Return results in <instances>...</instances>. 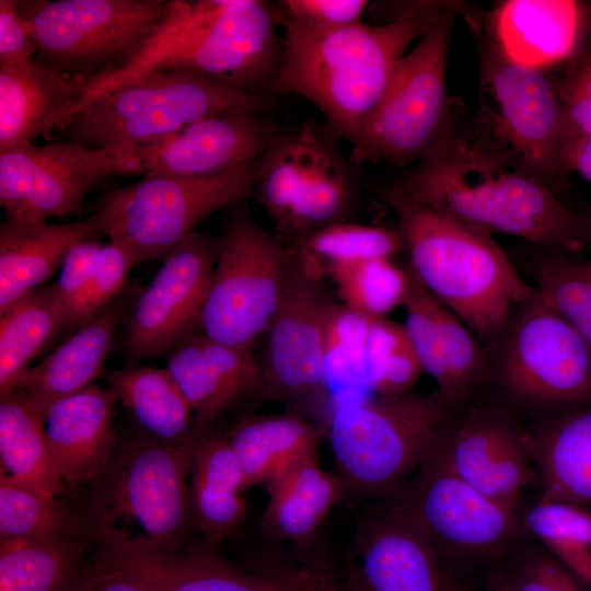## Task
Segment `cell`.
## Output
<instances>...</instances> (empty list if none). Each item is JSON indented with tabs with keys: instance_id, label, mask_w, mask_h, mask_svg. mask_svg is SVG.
Segmentation results:
<instances>
[{
	"instance_id": "1",
	"label": "cell",
	"mask_w": 591,
	"mask_h": 591,
	"mask_svg": "<svg viewBox=\"0 0 591 591\" xmlns=\"http://www.w3.org/2000/svg\"><path fill=\"white\" fill-rule=\"evenodd\" d=\"M396 8L384 24L362 22L331 30L280 16L282 54L269 94L306 100L323 114L337 138L356 144L408 48L457 12L453 2Z\"/></svg>"
},
{
	"instance_id": "2",
	"label": "cell",
	"mask_w": 591,
	"mask_h": 591,
	"mask_svg": "<svg viewBox=\"0 0 591 591\" xmlns=\"http://www.w3.org/2000/svg\"><path fill=\"white\" fill-rule=\"evenodd\" d=\"M463 127L393 184L412 200L489 235L518 236L564 253L589 247L587 215Z\"/></svg>"
},
{
	"instance_id": "3",
	"label": "cell",
	"mask_w": 591,
	"mask_h": 591,
	"mask_svg": "<svg viewBox=\"0 0 591 591\" xmlns=\"http://www.w3.org/2000/svg\"><path fill=\"white\" fill-rule=\"evenodd\" d=\"M199 436L173 443L142 431L117 440L89 485L83 517L97 560L129 563L183 548L193 526L189 479Z\"/></svg>"
},
{
	"instance_id": "4",
	"label": "cell",
	"mask_w": 591,
	"mask_h": 591,
	"mask_svg": "<svg viewBox=\"0 0 591 591\" xmlns=\"http://www.w3.org/2000/svg\"><path fill=\"white\" fill-rule=\"evenodd\" d=\"M279 28V12L266 1L169 0L142 47L95 80L74 108L152 70L190 72L269 94L282 54Z\"/></svg>"
},
{
	"instance_id": "5",
	"label": "cell",
	"mask_w": 591,
	"mask_h": 591,
	"mask_svg": "<svg viewBox=\"0 0 591 591\" xmlns=\"http://www.w3.org/2000/svg\"><path fill=\"white\" fill-rule=\"evenodd\" d=\"M383 197L397 218L412 273L490 347L535 287L522 279L491 235L412 200L394 184Z\"/></svg>"
},
{
	"instance_id": "6",
	"label": "cell",
	"mask_w": 591,
	"mask_h": 591,
	"mask_svg": "<svg viewBox=\"0 0 591 591\" xmlns=\"http://www.w3.org/2000/svg\"><path fill=\"white\" fill-rule=\"evenodd\" d=\"M453 409L436 391L337 404L327 434L345 493L392 497L451 430Z\"/></svg>"
},
{
	"instance_id": "7",
	"label": "cell",
	"mask_w": 591,
	"mask_h": 591,
	"mask_svg": "<svg viewBox=\"0 0 591 591\" xmlns=\"http://www.w3.org/2000/svg\"><path fill=\"white\" fill-rule=\"evenodd\" d=\"M270 94L182 71L152 70L78 106L59 132L91 148L131 152L205 118L265 114Z\"/></svg>"
},
{
	"instance_id": "8",
	"label": "cell",
	"mask_w": 591,
	"mask_h": 591,
	"mask_svg": "<svg viewBox=\"0 0 591 591\" xmlns=\"http://www.w3.org/2000/svg\"><path fill=\"white\" fill-rule=\"evenodd\" d=\"M480 97L474 132L554 193L566 188L571 146L555 80L509 61L491 40L482 50Z\"/></svg>"
},
{
	"instance_id": "9",
	"label": "cell",
	"mask_w": 591,
	"mask_h": 591,
	"mask_svg": "<svg viewBox=\"0 0 591 591\" xmlns=\"http://www.w3.org/2000/svg\"><path fill=\"white\" fill-rule=\"evenodd\" d=\"M454 15L438 22L398 62L361 137L350 148L348 157L356 167L364 163L414 165L432 155L463 123L462 106L447 84Z\"/></svg>"
},
{
	"instance_id": "10",
	"label": "cell",
	"mask_w": 591,
	"mask_h": 591,
	"mask_svg": "<svg viewBox=\"0 0 591 591\" xmlns=\"http://www.w3.org/2000/svg\"><path fill=\"white\" fill-rule=\"evenodd\" d=\"M259 158L213 175L146 174L105 194L92 215L136 264L163 259L202 220L253 195Z\"/></svg>"
},
{
	"instance_id": "11",
	"label": "cell",
	"mask_w": 591,
	"mask_h": 591,
	"mask_svg": "<svg viewBox=\"0 0 591 591\" xmlns=\"http://www.w3.org/2000/svg\"><path fill=\"white\" fill-rule=\"evenodd\" d=\"M15 3L37 44L36 59L54 71L90 79L91 84L125 65L151 36L169 8V0Z\"/></svg>"
},
{
	"instance_id": "12",
	"label": "cell",
	"mask_w": 591,
	"mask_h": 591,
	"mask_svg": "<svg viewBox=\"0 0 591 591\" xmlns=\"http://www.w3.org/2000/svg\"><path fill=\"white\" fill-rule=\"evenodd\" d=\"M219 240L197 329L217 341L252 348L279 308L294 251L263 229L243 201L234 206Z\"/></svg>"
},
{
	"instance_id": "13",
	"label": "cell",
	"mask_w": 591,
	"mask_h": 591,
	"mask_svg": "<svg viewBox=\"0 0 591 591\" xmlns=\"http://www.w3.org/2000/svg\"><path fill=\"white\" fill-rule=\"evenodd\" d=\"M490 348L489 371L514 403L543 410L591 401V351L537 291L512 310Z\"/></svg>"
},
{
	"instance_id": "14",
	"label": "cell",
	"mask_w": 591,
	"mask_h": 591,
	"mask_svg": "<svg viewBox=\"0 0 591 591\" xmlns=\"http://www.w3.org/2000/svg\"><path fill=\"white\" fill-rule=\"evenodd\" d=\"M332 136L312 123L281 130L259 158L252 196L300 236L345 221L355 198L356 166Z\"/></svg>"
},
{
	"instance_id": "15",
	"label": "cell",
	"mask_w": 591,
	"mask_h": 591,
	"mask_svg": "<svg viewBox=\"0 0 591 591\" xmlns=\"http://www.w3.org/2000/svg\"><path fill=\"white\" fill-rule=\"evenodd\" d=\"M434 451L385 499L386 505L408 520L437 554L482 558L507 549L523 532L518 507L467 484Z\"/></svg>"
},
{
	"instance_id": "16",
	"label": "cell",
	"mask_w": 591,
	"mask_h": 591,
	"mask_svg": "<svg viewBox=\"0 0 591 591\" xmlns=\"http://www.w3.org/2000/svg\"><path fill=\"white\" fill-rule=\"evenodd\" d=\"M324 266L299 247L258 360V401L299 406L324 389L326 326L335 303L327 294Z\"/></svg>"
},
{
	"instance_id": "17",
	"label": "cell",
	"mask_w": 591,
	"mask_h": 591,
	"mask_svg": "<svg viewBox=\"0 0 591 591\" xmlns=\"http://www.w3.org/2000/svg\"><path fill=\"white\" fill-rule=\"evenodd\" d=\"M121 174H140L131 152L69 139L0 151L4 219L38 223L77 212L101 182Z\"/></svg>"
},
{
	"instance_id": "18",
	"label": "cell",
	"mask_w": 591,
	"mask_h": 591,
	"mask_svg": "<svg viewBox=\"0 0 591 591\" xmlns=\"http://www.w3.org/2000/svg\"><path fill=\"white\" fill-rule=\"evenodd\" d=\"M219 246V239L195 231L163 258L127 318L131 362L166 355L197 329Z\"/></svg>"
},
{
	"instance_id": "19",
	"label": "cell",
	"mask_w": 591,
	"mask_h": 591,
	"mask_svg": "<svg viewBox=\"0 0 591 591\" xmlns=\"http://www.w3.org/2000/svg\"><path fill=\"white\" fill-rule=\"evenodd\" d=\"M434 453L467 484L514 507L522 490L537 479L528 432L497 408L471 410L454 422Z\"/></svg>"
},
{
	"instance_id": "20",
	"label": "cell",
	"mask_w": 591,
	"mask_h": 591,
	"mask_svg": "<svg viewBox=\"0 0 591 591\" xmlns=\"http://www.w3.org/2000/svg\"><path fill=\"white\" fill-rule=\"evenodd\" d=\"M282 129L265 114L233 111L135 148L140 174L206 176L259 158Z\"/></svg>"
},
{
	"instance_id": "21",
	"label": "cell",
	"mask_w": 591,
	"mask_h": 591,
	"mask_svg": "<svg viewBox=\"0 0 591 591\" xmlns=\"http://www.w3.org/2000/svg\"><path fill=\"white\" fill-rule=\"evenodd\" d=\"M403 302L404 327L422 371L436 392L453 408L463 403L489 374V354L467 325L436 299L409 267Z\"/></svg>"
},
{
	"instance_id": "22",
	"label": "cell",
	"mask_w": 591,
	"mask_h": 591,
	"mask_svg": "<svg viewBox=\"0 0 591 591\" xmlns=\"http://www.w3.org/2000/svg\"><path fill=\"white\" fill-rule=\"evenodd\" d=\"M165 356V368L187 401L199 433L256 390L258 360L252 348L227 345L196 329Z\"/></svg>"
},
{
	"instance_id": "23",
	"label": "cell",
	"mask_w": 591,
	"mask_h": 591,
	"mask_svg": "<svg viewBox=\"0 0 591 591\" xmlns=\"http://www.w3.org/2000/svg\"><path fill=\"white\" fill-rule=\"evenodd\" d=\"M355 544L369 591H448L433 547L386 503L359 519Z\"/></svg>"
},
{
	"instance_id": "24",
	"label": "cell",
	"mask_w": 591,
	"mask_h": 591,
	"mask_svg": "<svg viewBox=\"0 0 591 591\" xmlns=\"http://www.w3.org/2000/svg\"><path fill=\"white\" fill-rule=\"evenodd\" d=\"M141 290L138 283L126 286L104 310L23 373L16 387L26 392L43 416L54 402L92 385L102 373L117 331Z\"/></svg>"
},
{
	"instance_id": "25",
	"label": "cell",
	"mask_w": 591,
	"mask_h": 591,
	"mask_svg": "<svg viewBox=\"0 0 591 591\" xmlns=\"http://www.w3.org/2000/svg\"><path fill=\"white\" fill-rule=\"evenodd\" d=\"M116 395L90 385L54 402L44 414L47 441L67 487L90 485L117 442Z\"/></svg>"
},
{
	"instance_id": "26",
	"label": "cell",
	"mask_w": 591,
	"mask_h": 591,
	"mask_svg": "<svg viewBox=\"0 0 591 591\" xmlns=\"http://www.w3.org/2000/svg\"><path fill=\"white\" fill-rule=\"evenodd\" d=\"M90 84L37 59L0 67V151L28 146L53 129L60 132Z\"/></svg>"
},
{
	"instance_id": "27",
	"label": "cell",
	"mask_w": 591,
	"mask_h": 591,
	"mask_svg": "<svg viewBox=\"0 0 591 591\" xmlns=\"http://www.w3.org/2000/svg\"><path fill=\"white\" fill-rule=\"evenodd\" d=\"M495 45L511 62L544 71L571 58L584 36L582 2L508 0L491 14Z\"/></svg>"
},
{
	"instance_id": "28",
	"label": "cell",
	"mask_w": 591,
	"mask_h": 591,
	"mask_svg": "<svg viewBox=\"0 0 591 591\" xmlns=\"http://www.w3.org/2000/svg\"><path fill=\"white\" fill-rule=\"evenodd\" d=\"M102 236L93 215L60 224L4 219L0 228V315L59 270L73 244Z\"/></svg>"
},
{
	"instance_id": "29",
	"label": "cell",
	"mask_w": 591,
	"mask_h": 591,
	"mask_svg": "<svg viewBox=\"0 0 591 591\" xmlns=\"http://www.w3.org/2000/svg\"><path fill=\"white\" fill-rule=\"evenodd\" d=\"M267 503L262 531L274 540L304 545L346 495L334 472L324 470L317 451L296 460L265 485Z\"/></svg>"
},
{
	"instance_id": "30",
	"label": "cell",
	"mask_w": 591,
	"mask_h": 591,
	"mask_svg": "<svg viewBox=\"0 0 591 591\" xmlns=\"http://www.w3.org/2000/svg\"><path fill=\"white\" fill-rule=\"evenodd\" d=\"M246 486L227 434L208 429L196 444L189 479L193 526L219 545L242 525Z\"/></svg>"
},
{
	"instance_id": "31",
	"label": "cell",
	"mask_w": 591,
	"mask_h": 591,
	"mask_svg": "<svg viewBox=\"0 0 591 591\" xmlns=\"http://www.w3.org/2000/svg\"><path fill=\"white\" fill-rule=\"evenodd\" d=\"M528 440L542 498L591 505V408L552 418Z\"/></svg>"
},
{
	"instance_id": "32",
	"label": "cell",
	"mask_w": 591,
	"mask_h": 591,
	"mask_svg": "<svg viewBox=\"0 0 591 591\" xmlns=\"http://www.w3.org/2000/svg\"><path fill=\"white\" fill-rule=\"evenodd\" d=\"M0 482L55 498L67 487L47 441L44 416L19 387L0 396Z\"/></svg>"
},
{
	"instance_id": "33",
	"label": "cell",
	"mask_w": 591,
	"mask_h": 591,
	"mask_svg": "<svg viewBox=\"0 0 591 591\" xmlns=\"http://www.w3.org/2000/svg\"><path fill=\"white\" fill-rule=\"evenodd\" d=\"M246 488L266 485L289 464L317 451L321 432L298 412L251 416L227 433Z\"/></svg>"
},
{
	"instance_id": "34",
	"label": "cell",
	"mask_w": 591,
	"mask_h": 591,
	"mask_svg": "<svg viewBox=\"0 0 591 591\" xmlns=\"http://www.w3.org/2000/svg\"><path fill=\"white\" fill-rule=\"evenodd\" d=\"M107 382L146 433L173 443L199 433L194 414L166 368L131 364L111 370Z\"/></svg>"
},
{
	"instance_id": "35",
	"label": "cell",
	"mask_w": 591,
	"mask_h": 591,
	"mask_svg": "<svg viewBox=\"0 0 591 591\" xmlns=\"http://www.w3.org/2000/svg\"><path fill=\"white\" fill-rule=\"evenodd\" d=\"M120 564L134 568L152 591H281L271 572L248 575L224 558L219 545L205 541L169 555Z\"/></svg>"
},
{
	"instance_id": "36",
	"label": "cell",
	"mask_w": 591,
	"mask_h": 591,
	"mask_svg": "<svg viewBox=\"0 0 591 591\" xmlns=\"http://www.w3.org/2000/svg\"><path fill=\"white\" fill-rule=\"evenodd\" d=\"M86 540H0V591H71L88 568Z\"/></svg>"
},
{
	"instance_id": "37",
	"label": "cell",
	"mask_w": 591,
	"mask_h": 591,
	"mask_svg": "<svg viewBox=\"0 0 591 591\" xmlns=\"http://www.w3.org/2000/svg\"><path fill=\"white\" fill-rule=\"evenodd\" d=\"M65 326L63 309L51 285L34 290L0 315V396L16 389L31 361Z\"/></svg>"
},
{
	"instance_id": "38",
	"label": "cell",
	"mask_w": 591,
	"mask_h": 591,
	"mask_svg": "<svg viewBox=\"0 0 591 591\" xmlns=\"http://www.w3.org/2000/svg\"><path fill=\"white\" fill-rule=\"evenodd\" d=\"M522 530L541 542L576 578L591 583V512L542 498L521 515Z\"/></svg>"
},
{
	"instance_id": "39",
	"label": "cell",
	"mask_w": 591,
	"mask_h": 591,
	"mask_svg": "<svg viewBox=\"0 0 591 591\" xmlns=\"http://www.w3.org/2000/svg\"><path fill=\"white\" fill-rule=\"evenodd\" d=\"M91 538L84 518L58 498L0 482V540Z\"/></svg>"
},
{
	"instance_id": "40",
	"label": "cell",
	"mask_w": 591,
	"mask_h": 591,
	"mask_svg": "<svg viewBox=\"0 0 591 591\" xmlns=\"http://www.w3.org/2000/svg\"><path fill=\"white\" fill-rule=\"evenodd\" d=\"M324 269L336 285L344 305L363 317L383 318L403 305L408 274L391 258L334 264Z\"/></svg>"
},
{
	"instance_id": "41",
	"label": "cell",
	"mask_w": 591,
	"mask_h": 591,
	"mask_svg": "<svg viewBox=\"0 0 591 591\" xmlns=\"http://www.w3.org/2000/svg\"><path fill=\"white\" fill-rule=\"evenodd\" d=\"M422 368L403 324L371 320L366 341V385L381 397L412 392Z\"/></svg>"
},
{
	"instance_id": "42",
	"label": "cell",
	"mask_w": 591,
	"mask_h": 591,
	"mask_svg": "<svg viewBox=\"0 0 591 591\" xmlns=\"http://www.w3.org/2000/svg\"><path fill=\"white\" fill-rule=\"evenodd\" d=\"M300 250L324 267L375 258H392L405 250L398 229L337 222L300 236Z\"/></svg>"
},
{
	"instance_id": "43",
	"label": "cell",
	"mask_w": 591,
	"mask_h": 591,
	"mask_svg": "<svg viewBox=\"0 0 591 591\" xmlns=\"http://www.w3.org/2000/svg\"><path fill=\"white\" fill-rule=\"evenodd\" d=\"M535 280L541 298L579 334L591 351V259L553 256L537 266Z\"/></svg>"
},
{
	"instance_id": "44",
	"label": "cell",
	"mask_w": 591,
	"mask_h": 591,
	"mask_svg": "<svg viewBox=\"0 0 591 591\" xmlns=\"http://www.w3.org/2000/svg\"><path fill=\"white\" fill-rule=\"evenodd\" d=\"M371 320L335 304L326 326V375L366 384V341Z\"/></svg>"
},
{
	"instance_id": "45",
	"label": "cell",
	"mask_w": 591,
	"mask_h": 591,
	"mask_svg": "<svg viewBox=\"0 0 591 591\" xmlns=\"http://www.w3.org/2000/svg\"><path fill=\"white\" fill-rule=\"evenodd\" d=\"M135 265L123 246L111 241L104 244L86 287L68 312L65 329L76 331L113 302L126 288Z\"/></svg>"
},
{
	"instance_id": "46",
	"label": "cell",
	"mask_w": 591,
	"mask_h": 591,
	"mask_svg": "<svg viewBox=\"0 0 591 591\" xmlns=\"http://www.w3.org/2000/svg\"><path fill=\"white\" fill-rule=\"evenodd\" d=\"M570 59L566 76L555 83L572 152L577 143L591 139V45L581 44Z\"/></svg>"
},
{
	"instance_id": "47",
	"label": "cell",
	"mask_w": 591,
	"mask_h": 591,
	"mask_svg": "<svg viewBox=\"0 0 591 591\" xmlns=\"http://www.w3.org/2000/svg\"><path fill=\"white\" fill-rule=\"evenodd\" d=\"M366 0H282L277 2L281 18L317 28H339L362 23Z\"/></svg>"
},
{
	"instance_id": "48",
	"label": "cell",
	"mask_w": 591,
	"mask_h": 591,
	"mask_svg": "<svg viewBox=\"0 0 591 591\" xmlns=\"http://www.w3.org/2000/svg\"><path fill=\"white\" fill-rule=\"evenodd\" d=\"M103 245L100 239L84 240L73 244L67 252L57 280L51 283L66 320L68 312L86 287Z\"/></svg>"
},
{
	"instance_id": "49",
	"label": "cell",
	"mask_w": 591,
	"mask_h": 591,
	"mask_svg": "<svg viewBox=\"0 0 591 591\" xmlns=\"http://www.w3.org/2000/svg\"><path fill=\"white\" fill-rule=\"evenodd\" d=\"M37 54V44L15 0H0V67L28 63Z\"/></svg>"
},
{
	"instance_id": "50",
	"label": "cell",
	"mask_w": 591,
	"mask_h": 591,
	"mask_svg": "<svg viewBox=\"0 0 591 591\" xmlns=\"http://www.w3.org/2000/svg\"><path fill=\"white\" fill-rule=\"evenodd\" d=\"M509 586L511 591H583L576 577L547 554L529 558Z\"/></svg>"
},
{
	"instance_id": "51",
	"label": "cell",
	"mask_w": 591,
	"mask_h": 591,
	"mask_svg": "<svg viewBox=\"0 0 591 591\" xmlns=\"http://www.w3.org/2000/svg\"><path fill=\"white\" fill-rule=\"evenodd\" d=\"M281 591H369L357 568L346 580H337L321 565L275 570Z\"/></svg>"
},
{
	"instance_id": "52",
	"label": "cell",
	"mask_w": 591,
	"mask_h": 591,
	"mask_svg": "<svg viewBox=\"0 0 591 591\" xmlns=\"http://www.w3.org/2000/svg\"><path fill=\"white\" fill-rule=\"evenodd\" d=\"M71 591H152L131 567L95 560L88 566Z\"/></svg>"
},
{
	"instance_id": "53",
	"label": "cell",
	"mask_w": 591,
	"mask_h": 591,
	"mask_svg": "<svg viewBox=\"0 0 591 591\" xmlns=\"http://www.w3.org/2000/svg\"><path fill=\"white\" fill-rule=\"evenodd\" d=\"M571 171L591 184V139L580 141L572 150Z\"/></svg>"
},
{
	"instance_id": "54",
	"label": "cell",
	"mask_w": 591,
	"mask_h": 591,
	"mask_svg": "<svg viewBox=\"0 0 591 591\" xmlns=\"http://www.w3.org/2000/svg\"><path fill=\"white\" fill-rule=\"evenodd\" d=\"M584 14V32L591 31V1L582 2Z\"/></svg>"
},
{
	"instance_id": "55",
	"label": "cell",
	"mask_w": 591,
	"mask_h": 591,
	"mask_svg": "<svg viewBox=\"0 0 591 591\" xmlns=\"http://www.w3.org/2000/svg\"><path fill=\"white\" fill-rule=\"evenodd\" d=\"M587 217L589 221V247L591 248V212Z\"/></svg>"
},
{
	"instance_id": "56",
	"label": "cell",
	"mask_w": 591,
	"mask_h": 591,
	"mask_svg": "<svg viewBox=\"0 0 591 591\" xmlns=\"http://www.w3.org/2000/svg\"><path fill=\"white\" fill-rule=\"evenodd\" d=\"M448 591H462V590H460L457 587L449 582Z\"/></svg>"
},
{
	"instance_id": "57",
	"label": "cell",
	"mask_w": 591,
	"mask_h": 591,
	"mask_svg": "<svg viewBox=\"0 0 591 591\" xmlns=\"http://www.w3.org/2000/svg\"><path fill=\"white\" fill-rule=\"evenodd\" d=\"M498 591H511L510 586L507 584L506 587L499 589Z\"/></svg>"
}]
</instances>
